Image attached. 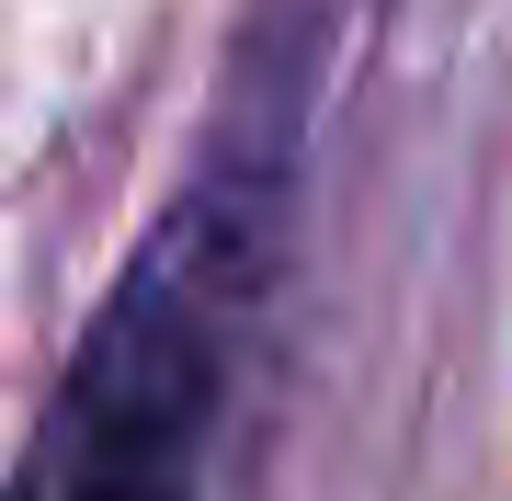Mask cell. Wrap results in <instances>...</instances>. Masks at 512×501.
<instances>
[{
	"instance_id": "6da1fadb",
	"label": "cell",
	"mask_w": 512,
	"mask_h": 501,
	"mask_svg": "<svg viewBox=\"0 0 512 501\" xmlns=\"http://www.w3.org/2000/svg\"><path fill=\"white\" fill-rule=\"evenodd\" d=\"M296 171V69H251V114L217 137L194 194L137 240L103 319L80 331L12 501H205V445L228 422V376L274 297Z\"/></svg>"
}]
</instances>
